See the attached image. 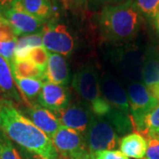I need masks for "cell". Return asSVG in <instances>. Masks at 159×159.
I'll list each match as a JSON object with an SVG mask.
<instances>
[{
    "label": "cell",
    "mask_w": 159,
    "mask_h": 159,
    "mask_svg": "<svg viewBox=\"0 0 159 159\" xmlns=\"http://www.w3.org/2000/svg\"><path fill=\"white\" fill-rule=\"evenodd\" d=\"M100 87L102 97L113 108L130 115V105L125 88L113 75L104 74L100 79Z\"/></svg>",
    "instance_id": "cell-10"
},
{
    "label": "cell",
    "mask_w": 159,
    "mask_h": 159,
    "mask_svg": "<svg viewBox=\"0 0 159 159\" xmlns=\"http://www.w3.org/2000/svg\"><path fill=\"white\" fill-rule=\"evenodd\" d=\"M3 16H2V15H1V14H0V21H1V20H3Z\"/></svg>",
    "instance_id": "cell-39"
},
{
    "label": "cell",
    "mask_w": 159,
    "mask_h": 159,
    "mask_svg": "<svg viewBox=\"0 0 159 159\" xmlns=\"http://www.w3.org/2000/svg\"><path fill=\"white\" fill-rule=\"evenodd\" d=\"M49 56H50V53L47 51L45 48L40 46V47H35L34 49H32L28 58H29L31 61H33L39 68L44 71L45 73L48 61H49Z\"/></svg>",
    "instance_id": "cell-26"
},
{
    "label": "cell",
    "mask_w": 159,
    "mask_h": 159,
    "mask_svg": "<svg viewBox=\"0 0 159 159\" xmlns=\"http://www.w3.org/2000/svg\"><path fill=\"white\" fill-rule=\"evenodd\" d=\"M13 79L20 92L23 96V99L29 104V101H32L35 97H38L42 88L43 85V80L29 78H20L13 75Z\"/></svg>",
    "instance_id": "cell-21"
},
{
    "label": "cell",
    "mask_w": 159,
    "mask_h": 159,
    "mask_svg": "<svg viewBox=\"0 0 159 159\" xmlns=\"http://www.w3.org/2000/svg\"><path fill=\"white\" fill-rule=\"evenodd\" d=\"M44 77L46 81L53 84L67 85L70 77L68 65L65 57L57 53H50Z\"/></svg>",
    "instance_id": "cell-14"
},
{
    "label": "cell",
    "mask_w": 159,
    "mask_h": 159,
    "mask_svg": "<svg viewBox=\"0 0 159 159\" xmlns=\"http://www.w3.org/2000/svg\"><path fill=\"white\" fill-rule=\"evenodd\" d=\"M17 39L7 40V41H0V56L4 57L7 63L12 66L14 60V53L17 47Z\"/></svg>",
    "instance_id": "cell-27"
},
{
    "label": "cell",
    "mask_w": 159,
    "mask_h": 159,
    "mask_svg": "<svg viewBox=\"0 0 159 159\" xmlns=\"http://www.w3.org/2000/svg\"><path fill=\"white\" fill-rule=\"evenodd\" d=\"M104 118L112 125L116 132L119 134H125L134 128L130 115L123 113L113 107Z\"/></svg>",
    "instance_id": "cell-22"
},
{
    "label": "cell",
    "mask_w": 159,
    "mask_h": 159,
    "mask_svg": "<svg viewBox=\"0 0 159 159\" xmlns=\"http://www.w3.org/2000/svg\"><path fill=\"white\" fill-rule=\"evenodd\" d=\"M18 2V0H0V14L10 10Z\"/></svg>",
    "instance_id": "cell-33"
},
{
    "label": "cell",
    "mask_w": 159,
    "mask_h": 159,
    "mask_svg": "<svg viewBox=\"0 0 159 159\" xmlns=\"http://www.w3.org/2000/svg\"><path fill=\"white\" fill-rule=\"evenodd\" d=\"M37 101L43 108L57 114L69 106L70 95L66 87L45 81Z\"/></svg>",
    "instance_id": "cell-11"
},
{
    "label": "cell",
    "mask_w": 159,
    "mask_h": 159,
    "mask_svg": "<svg viewBox=\"0 0 159 159\" xmlns=\"http://www.w3.org/2000/svg\"><path fill=\"white\" fill-rule=\"evenodd\" d=\"M43 45L46 50L68 57L74 50V39L67 27L61 23L46 22L42 30Z\"/></svg>",
    "instance_id": "cell-6"
},
{
    "label": "cell",
    "mask_w": 159,
    "mask_h": 159,
    "mask_svg": "<svg viewBox=\"0 0 159 159\" xmlns=\"http://www.w3.org/2000/svg\"><path fill=\"white\" fill-rule=\"evenodd\" d=\"M70 159H94V157L91 156L90 154H87L83 157H75V158H70Z\"/></svg>",
    "instance_id": "cell-37"
},
{
    "label": "cell",
    "mask_w": 159,
    "mask_h": 159,
    "mask_svg": "<svg viewBox=\"0 0 159 159\" xmlns=\"http://www.w3.org/2000/svg\"><path fill=\"white\" fill-rule=\"evenodd\" d=\"M153 22H154V24H155V28H156V29H157V32L159 34V12H158V15H157V19L154 20Z\"/></svg>",
    "instance_id": "cell-36"
},
{
    "label": "cell",
    "mask_w": 159,
    "mask_h": 159,
    "mask_svg": "<svg viewBox=\"0 0 159 159\" xmlns=\"http://www.w3.org/2000/svg\"><path fill=\"white\" fill-rule=\"evenodd\" d=\"M52 143L57 153L65 158H75L89 154L85 136L63 125L52 138Z\"/></svg>",
    "instance_id": "cell-7"
},
{
    "label": "cell",
    "mask_w": 159,
    "mask_h": 159,
    "mask_svg": "<svg viewBox=\"0 0 159 159\" xmlns=\"http://www.w3.org/2000/svg\"><path fill=\"white\" fill-rule=\"evenodd\" d=\"M0 130L18 146L44 159L59 158L51 138L6 99L0 113Z\"/></svg>",
    "instance_id": "cell-1"
},
{
    "label": "cell",
    "mask_w": 159,
    "mask_h": 159,
    "mask_svg": "<svg viewBox=\"0 0 159 159\" xmlns=\"http://www.w3.org/2000/svg\"><path fill=\"white\" fill-rule=\"evenodd\" d=\"M148 147L143 159H159V137L147 139Z\"/></svg>",
    "instance_id": "cell-28"
},
{
    "label": "cell",
    "mask_w": 159,
    "mask_h": 159,
    "mask_svg": "<svg viewBox=\"0 0 159 159\" xmlns=\"http://www.w3.org/2000/svg\"><path fill=\"white\" fill-rule=\"evenodd\" d=\"M2 16L11 25L17 37L42 32L46 23L29 14L18 4H15L10 10L3 13Z\"/></svg>",
    "instance_id": "cell-9"
},
{
    "label": "cell",
    "mask_w": 159,
    "mask_h": 159,
    "mask_svg": "<svg viewBox=\"0 0 159 159\" xmlns=\"http://www.w3.org/2000/svg\"><path fill=\"white\" fill-rule=\"evenodd\" d=\"M144 58L145 51L135 46H128L115 51L112 60L118 73L132 83L142 80Z\"/></svg>",
    "instance_id": "cell-5"
},
{
    "label": "cell",
    "mask_w": 159,
    "mask_h": 159,
    "mask_svg": "<svg viewBox=\"0 0 159 159\" xmlns=\"http://www.w3.org/2000/svg\"><path fill=\"white\" fill-rule=\"evenodd\" d=\"M145 136L159 137V105L153 109L145 119Z\"/></svg>",
    "instance_id": "cell-25"
},
{
    "label": "cell",
    "mask_w": 159,
    "mask_h": 159,
    "mask_svg": "<svg viewBox=\"0 0 159 159\" xmlns=\"http://www.w3.org/2000/svg\"><path fill=\"white\" fill-rule=\"evenodd\" d=\"M72 85L76 93L89 106L102 97L100 79L93 66L88 65L80 69L74 75Z\"/></svg>",
    "instance_id": "cell-8"
},
{
    "label": "cell",
    "mask_w": 159,
    "mask_h": 159,
    "mask_svg": "<svg viewBox=\"0 0 159 159\" xmlns=\"http://www.w3.org/2000/svg\"><path fill=\"white\" fill-rule=\"evenodd\" d=\"M94 159H129L121 151L117 149H109V150H102L94 154Z\"/></svg>",
    "instance_id": "cell-30"
},
{
    "label": "cell",
    "mask_w": 159,
    "mask_h": 159,
    "mask_svg": "<svg viewBox=\"0 0 159 159\" xmlns=\"http://www.w3.org/2000/svg\"><path fill=\"white\" fill-rule=\"evenodd\" d=\"M17 39L16 34L11 27V25L7 22L5 18L0 21V41H7V40Z\"/></svg>",
    "instance_id": "cell-29"
},
{
    "label": "cell",
    "mask_w": 159,
    "mask_h": 159,
    "mask_svg": "<svg viewBox=\"0 0 159 159\" xmlns=\"http://www.w3.org/2000/svg\"><path fill=\"white\" fill-rule=\"evenodd\" d=\"M42 44H43L42 32L20 36L17 41V47L14 53V59L28 58L32 49L35 47H40L42 46Z\"/></svg>",
    "instance_id": "cell-20"
},
{
    "label": "cell",
    "mask_w": 159,
    "mask_h": 159,
    "mask_svg": "<svg viewBox=\"0 0 159 159\" xmlns=\"http://www.w3.org/2000/svg\"><path fill=\"white\" fill-rule=\"evenodd\" d=\"M142 17L154 21L159 12V0H134Z\"/></svg>",
    "instance_id": "cell-23"
},
{
    "label": "cell",
    "mask_w": 159,
    "mask_h": 159,
    "mask_svg": "<svg viewBox=\"0 0 159 159\" xmlns=\"http://www.w3.org/2000/svg\"><path fill=\"white\" fill-rule=\"evenodd\" d=\"M20 153V156H21V158L22 159H44L43 157H40L39 155H36V154L33 153L31 151H29L25 148H21L20 146L17 147Z\"/></svg>",
    "instance_id": "cell-32"
},
{
    "label": "cell",
    "mask_w": 159,
    "mask_h": 159,
    "mask_svg": "<svg viewBox=\"0 0 159 159\" xmlns=\"http://www.w3.org/2000/svg\"><path fill=\"white\" fill-rule=\"evenodd\" d=\"M12 74L20 78H29L43 80L44 71L39 68L29 58L26 59H14L11 66Z\"/></svg>",
    "instance_id": "cell-19"
},
{
    "label": "cell",
    "mask_w": 159,
    "mask_h": 159,
    "mask_svg": "<svg viewBox=\"0 0 159 159\" xmlns=\"http://www.w3.org/2000/svg\"><path fill=\"white\" fill-rule=\"evenodd\" d=\"M156 48H157V51H158V53H159V44L157 46Z\"/></svg>",
    "instance_id": "cell-40"
},
{
    "label": "cell",
    "mask_w": 159,
    "mask_h": 159,
    "mask_svg": "<svg viewBox=\"0 0 159 159\" xmlns=\"http://www.w3.org/2000/svg\"><path fill=\"white\" fill-rule=\"evenodd\" d=\"M148 147L147 140L141 134L134 132L128 134L120 140V151L127 157L143 159Z\"/></svg>",
    "instance_id": "cell-16"
},
{
    "label": "cell",
    "mask_w": 159,
    "mask_h": 159,
    "mask_svg": "<svg viewBox=\"0 0 159 159\" xmlns=\"http://www.w3.org/2000/svg\"><path fill=\"white\" fill-rule=\"evenodd\" d=\"M29 14L47 22L53 14L54 7L51 0H18L16 3Z\"/></svg>",
    "instance_id": "cell-18"
},
{
    "label": "cell",
    "mask_w": 159,
    "mask_h": 159,
    "mask_svg": "<svg viewBox=\"0 0 159 159\" xmlns=\"http://www.w3.org/2000/svg\"><path fill=\"white\" fill-rule=\"evenodd\" d=\"M57 117L63 125L86 135L94 113L90 107L82 104H74L58 112Z\"/></svg>",
    "instance_id": "cell-12"
},
{
    "label": "cell",
    "mask_w": 159,
    "mask_h": 159,
    "mask_svg": "<svg viewBox=\"0 0 159 159\" xmlns=\"http://www.w3.org/2000/svg\"><path fill=\"white\" fill-rule=\"evenodd\" d=\"M147 88H148L149 93L158 101L159 103V87H157V86H153V87H147Z\"/></svg>",
    "instance_id": "cell-35"
},
{
    "label": "cell",
    "mask_w": 159,
    "mask_h": 159,
    "mask_svg": "<svg viewBox=\"0 0 159 159\" xmlns=\"http://www.w3.org/2000/svg\"><path fill=\"white\" fill-rule=\"evenodd\" d=\"M142 81L146 87H159V53L154 46L148 47L145 51Z\"/></svg>",
    "instance_id": "cell-17"
},
{
    "label": "cell",
    "mask_w": 159,
    "mask_h": 159,
    "mask_svg": "<svg viewBox=\"0 0 159 159\" xmlns=\"http://www.w3.org/2000/svg\"><path fill=\"white\" fill-rule=\"evenodd\" d=\"M28 115L34 125L51 140L62 125L57 115L40 104L31 105L28 111Z\"/></svg>",
    "instance_id": "cell-13"
},
{
    "label": "cell",
    "mask_w": 159,
    "mask_h": 159,
    "mask_svg": "<svg viewBox=\"0 0 159 159\" xmlns=\"http://www.w3.org/2000/svg\"><path fill=\"white\" fill-rule=\"evenodd\" d=\"M69 9L75 11H84L89 6L88 0H63Z\"/></svg>",
    "instance_id": "cell-31"
},
{
    "label": "cell",
    "mask_w": 159,
    "mask_h": 159,
    "mask_svg": "<svg viewBox=\"0 0 159 159\" xmlns=\"http://www.w3.org/2000/svg\"><path fill=\"white\" fill-rule=\"evenodd\" d=\"M127 96L130 105V116L134 128L142 136L145 134V119L158 105V101L149 93L142 82H132L128 86Z\"/></svg>",
    "instance_id": "cell-3"
},
{
    "label": "cell",
    "mask_w": 159,
    "mask_h": 159,
    "mask_svg": "<svg viewBox=\"0 0 159 159\" xmlns=\"http://www.w3.org/2000/svg\"><path fill=\"white\" fill-rule=\"evenodd\" d=\"M4 101H5L4 98H0V113H1V111H2V107H3V104H4Z\"/></svg>",
    "instance_id": "cell-38"
},
{
    "label": "cell",
    "mask_w": 159,
    "mask_h": 159,
    "mask_svg": "<svg viewBox=\"0 0 159 159\" xmlns=\"http://www.w3.org/2000/svg\"><path fill=\"white\" fill-rule=\"evenodd\" d=\"M0 159H22L17 147L0 130Z\"/></svg>",
    "instance_id": "cell-24"
},
{
    "label": "cell",
    "mask_w": 159,
    "mask_h": 159,
    "mask_svg": "<svg viewBox=\"0 0 159 159\" xmlns=\"http://www.w3.org/2000/svg\"><path fill=\"white\" fill-rule=\"evenodd\" d=\"M89 153L116 148L120 143L118 133L107 119L94 114L85 135Z\"/></svg>",
    "instance_id": "cell-4"
},
{
    "label": "cell",
    "mask_w": 159,
    "mask_h": 159,
    "mask_svg": "<svg viewBox=\"0 0 159 159\" xmlns=\"http://www.w3.org/2000/svg\"><path fill=\"white\" fill-rule=\"evenodd\" d=\"M89 4L91 3L93 6H109V5H115L119 4L121 2H124L125 0H88Z\"/></svg>",
    "instance_id": "cell-34"
},
{
    "label": "cell",
    "mask_w": 159,
    "mask_h": 159,
    "mask_svg": "<svg viewBox=\"0 0 159 159\" xmlns=\"http://www.w3.org/2000/svg\"><path fill=\"white\" fill-rule=\"evenodd\" d=\"M143 17L134 0L103 6L99 17L102 36L112 43L133 40L142 29Z\"/></svg>",
    "instance_id": "cell-2"
},
{
    "label": "cell",
    "mask_w": 159,
    "mask_h": 159,
    "mask_svg": "<svg viewBox=\"0 0 159 159\" xmlns=\"http://www.w3.org/2000/svg\"><path fill=\"white\" fill-rule=\"evenodd\" d=\"M14 82L11 66L0 56V95L6 100L21 102L23 98Z\"/></svg>",
    "instance_id": "cell-15"
}]
</instances>
